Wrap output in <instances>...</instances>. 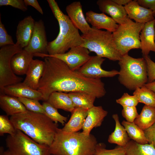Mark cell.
I'll return each mask as SVG.
<instances>
[{
  "label": "cell",
  "mask_w": 155,
  "mask_h": 155,
  "mask_svg": "<svg viewBox=\"0 0 155 155\" xmlns=\"http://www.w3.org/2000/svg\"><path fill=\"white\" fill-rule=\"evenodd\" d=\"M124 147L125 155H155V148L152 144H140L131 140Z\"/></svg>",
  "instance_id": "obj_29"
},
{
  "label": "cell",
  "mask_w": 155,
  "mask_h": 155,
  "mask_svg": "<svg viewBox=\"0 0 155 155\" xmlns=\"http://www.w3.org/2000/svg\"><path fill=\"white\" fill-rule=\"evenodd\" d=\"M68 94L75 108L89 109L94 106L96 98L94 95L84 92H70Z\"/></svg>",
  "instance_id": "obj_27"
},
{
  "label": "cell",
  "mask_w": 155,
  "mask_h": 155,
  "mask_svg": "<svg viewBox=\"0 0 155 155\" xmlns=\"http://www.w3.org/2000/svg\"><path fill=\"white\" fill-rule=\"evenodd\" d=\"M9 119L16 129L37 143L49 146L53 143L58 128L57 123L45 115L28 110Z\"/></svg>",
  "instance_id": "obj_2"
},
{
  "label": "cell",
  "mask_w": 155,
  "mask_h": 155,
  "mask_svg": "<svg viewBox=\"0 0 155 155\" xmlns=\"http://www.w3.org/2000/svg\"><path fill=\"white\" fill-rule=\"evenodd\" d=\"M35 21L31 16H27L18 24L16 33L17 43L24 49L28 44L32 36Z\"/></svg>",
  "instance_id": "obj_19"
},
{
  "label": "cell",
  "mask_w": 155,
  "mask_h": 155,
  "mask_svg": "<svg viewBox=\"0 0 155 155\" xmlns=\"http://www.w3.org/2000/svg\"><path fill=\"white\" fill-rule=\"evenodd\" d=\"M129 18L137 23L145 24L154 20L152 11L140 5L137 0H132L124 6Z\"/></svg>",
  "instance_id": "obj_15"
},
{
  "label": "cell",
  "mask_w": 155,
  "mask_h": 155,
  "mask_svg": "<svg viewBox=\"0 0 155 155\" xmlns=\"http://www.w3.org/2000/svg\"><path fill=\"white\" fill-rule=\"evenodd\" d=\"M0 107L7 116H10L27 110L18 98L5 94H0Z\"/></svg>",
  "instance_id": "obj_24"
},
{
  "label": "cell",
  "mask_w": 155,
  "mask_h": 155,
  "mask_svg": "<svg viewBox=\"0 0 155 155\" xmlns=\"http://www.w3.org/2000/svg\"><path fill=\"white\" fill-rule=\"evenodd\" d=\"M117 4L120 5L125 6L130 3L132 0H113Z\"/></svg>",
  "instance_id": "obj_44"
},
{
  "label": "cell",
  "mask_w": 155,
  "mask_h": 155,
  "mask_svg": "<svg viewBox=\"0 0 155 155\" xmlns=\"http://www.w3.org/2000/svg\"><path fill=\"white\" fill-rule=\"evenodd\" d=\"M144 131L148 143L152 144L155 148V123Z\"/></svg>",
  "instance_id": "obj_41"
},
{
  "label": "cell",
  "mask_w": 155,
  "mask_h": 155,
  "mask_svg": "<svg viewBox=\"0 0 155 155\" xmlns=\"http://www.w3.org/2000/svg\"><path fill=\"white\" fill-rule=\"evenodd\" d=\"M51 155H53V154H51Z\"/></svg>",
  "instance_id": "obj_48"
},
{
  "label": "cell",
  "mask_w": 155,
  "mask_h": 155,
  "mask_svg": "<svg viewBox=\"0 0 155 155\" xmlns=\"http://www.w3.org/2000/svg\"></svg>",
  "instance_id": "obj_49"
},
{
  "label": "cell",
  "mask_w": 155,
  "mask_h": 155,
  "mask_svg": "<svg viewBox=\"0 0 155 155\" xmlns=\"http://www.w3.org/2000/svg\"><path fill=\"white\" fill-rule=\"evenodd\" d=\"M17 98H25L43 100L42 95L37 90L33 89L24 84L20 82L5 86L2 94Z\"/></svg>",
  "instance_id": "obj_16"
},
{
  "label": "cell",
  "mask_w": 155,
  "mask_h": 155,
  "mask_svg": "<svg viewBox=\"0 0 155 155\" xmlns=\"http://www.w3.org/2000/svg\"><path fill=\"white\" fill-rule=\"evenodd\" d=\"M88 109L75 108L71 112V117L61 129L64 132L72 133L78 132L82 129L88 113Z\"/></svg>",
  "instance_id": "obj_23"
},
{
  "label": "cell",
  "mask_w": 155,
  "mask_h": 155,
  "mask_svg": "<svg viewBox=\"0 0 155 155\" xmlns=\"http://www.w3.org/2000/svg\"><path fill=\"white\" fill-rule=\"evenodd\" d=\"M112 118L115 123V129L109 135L108 142L111 144H114L118 146L124 147L130 140L124 127L121 125L117 114H114Z\"/></svg>",
  "instance_id": "obj_26"
},
{
  "label": "cell",
  "mask_w": 155,
  "mask_h": 155,
  "mask_svg": "<svg viewBox=\"0 0 155 155\" xmlns=\"http://www.w3.org/2000/svg\"><path fill=\"white\" fill-rule=\"evenodd\" d=\"M47 1L55 18L58 23L59 31L57 37L48 42V54L64 53L72 47L82 46L84 40L78 29L74 25L67 15L64 14L55 0Z\"/></svg>",
  "instance_id": "obj_3"
},
{
  "label": "cell",
  "mask_w": 155,
  "mask_h": 155,
  "mask_svg": "<svg viewBox=\"0 0 155 155\" xmlns=\"http://www.w3.org/2000/svg\"><path fill=\"white\" fill-rule=\"evenodd\" d=\"M26 5L34 7L41 14H43V10L36 0H24Z\"/></svg>",
  "instance_id": "obj_43"
},
{
  "label": "cell",
  "mask_w": 155,
  "mask_h": 155,
  "mask_svg": "<svg viewBox=\"0 0 155 155\" xmlns=\"http://www.w3.org/2000/svg\"><path fill=\"white\" fill-rule=\"evenodd\" d=\"M18 98L27 110L45 115V112L43 106L40 104L39 100L25 98L20 97Z\"/></svg>",
  "instance_id": "obj_34"
},
{
  "label": "cell",
  "mask_w": 155,
  "mask_h": 155,
  "mask_svg": "<svg viewBox=\"0 0 155 155\" xmlns=\"http://www.w3.org/2000/svg\"><path fill=\"white\" fill-rule=\"evenodd\" d=\"M86 18L92 27L100 30L104 29L112 32L115 31L119 25L111 17L103 13H98L89 11L86 13Z\"/></svg>",
  "instance_id": "obj_18"
},
{
  "label": "cell",
  "mask_w": 155,
  "mask_h": 155,
  "mask_svg": "<svg viewBox=\"0 0 155 155\" xmlns=\"http://www.w3.org/2000/svg\"><path fill=\"white\" fill-rule=\"evenodd\" d=\"M134 123L144 131L155 123V107L145 105Z\"/></svg>",
  "instance_id": "obj_28"
},
{
  "label": "cell",
  "mask_w": 155,
  "mask_h": 155,
  "mask_svg": "<svg viewBox=\"0 0 155 155\" xmlns=\"http://www.w3.org/2000/svg\"><path fill=\"white\" fill-rule=\"evenodd\" d=\"M108 113L101 106H94L88 109V115L82 129V132L86 135L90 134L93 128L101 126Z\"/></svg>",
  "instance_id": "obj_20"
},
{
  "label": "cell",
  "mask_w": 155,
  "mask_h": 155,
  "mask_svg": "<svg viewBox=\"0 0 155 155\" xmlns=\"http://www.w3.org/2000/svg\"><path fill=\"white\" fill-rule=\"evenodd\" d=\"M8 150L13 155H51L49 146L40 144L20 130L5 139Z\"/></svg>",
  "instance_id": "obj_8"
},
{
  "label": "cell",
  "mask_w": 155,
  "mask_h": 155,
  "mask_svg": "<svg viewBox=\"0 0 155 155\" xmlns=\"http://www.w3.org/2000/svg\"><path fill=\"white\" fill-rule=\"evenodd\" d=\"M44 61L33 59L23 83L31 88L37 90L40 80L42 75L44 67Z\"/></svg>",
  "instance_id": "obj_21"
},
{
  "label": "cell",
  "mask_w": 155,
  "mask_h": 155,
  "mask_svg": "<svg viewBox=\"0 0 155 155\" xmlns=\"http://www.w3.org/2000/svg\"><path fill=\"white\" fill-rule=\"evenodd\" d=\"M121 114L126 121L131 123L134 122L139 115L136 106H123Z\"/></svg>",
  "instance_id": "obj_38"
},
{
  "label": "cell",
  "mask_w": 155,
  "mask_h": 155,
  "mask_svg": "<svg viewBox=\"0 0 155 155\" xmlns=\"http://www.w3.org/2000/svg\"><path fill=\"white\" fill-rule=\"evenodd\" d=\"M0 152V155H13L8 150L6 151H2L1 148Z\"/></svg>",
  "instance_id": "obj_46"
},
{
  "label": "cell",
  "mask_w": 155,
  "mask_h": 155,
  "mask_svg": "<svg viewBox=\"0 0 155 155\" xmlns=\"http://www.w3.org/2000/svg\"><path fill=\"white\" fill-rule=\"evenodd\" d=\"M96 4L100 11L110 16L119 25L124 23L129 18L124 6L117 4L113 0H98Z\"/></svg>",
  "instance_id": "obj_13"
},
{
  "label": "cell",
  "mask_w": 155,
  "mask_h": 155,
  "mask_svg": "<svg viewBox=\"0 0 155 155\" xmlns=\"http://www.w3.org/2000/svg\"><path fill=\"white\" fill-rule=\"evenodd\" d=\"M143 57L145 59L146 63L148 83L152 82L155 80V63L151 59L149 55Z\"/></svg>",
  "instance_id": "obj_40"
},
{
  "label": "cell",
  "mask_w": 155,
  "mask_h": 155,
  "mask_svg": "<svg viewBox=\"0 0 155 155\" xmlns=\"http://www.w3.org/2000/svg\"><path fill=\"white\" fill-rule=\"evenodd\" d=\"M7 116L4 115H0V136H2L5 133L13 135L16 131L17 129Z\"/></svg>",
  "instance_id": "obj_35"
},
{
  "label": "cell",
  "mask_w": 155,
  "mask_h": 155,
  "mask_svg": "<svg viewBox=\"0 0 155 155\" xmlns=\"http://www.w3.org/2000/svg\"><path fill=\"white\" fill-rule=\"evenodd\" d=\"M137 1L140 5L151 10L155 17V0H137Z\"/></svg>",
  "instance_id": "obj_42"
},
{
  "label": "cell",
  "mask_w": 155,
  "mask_h": 155,
  "mask_svg": "<svg viewBox=\"0 0 155 155\" xmlns=\"http://www.w3.org/2000/svg\"><path fill=\"white\" fill-rule=\"evenodd\" d=\"M90 52L88 49L80 46L72 47L62 54L49 55L35 53L34 56L42 58L51 57L57 58L65 63L71 70L77 71L91 58L92 56L90 55Z\"/></svg>",
  "instance_id": "obj_10"
},
{
  "label": "cell",
  "mask_w": 155,
  "mask_h": 155,
  "mask_svg": "<svg viewBox=\"0 0 155 155\" xmlns=\"http://www.w3.org/2000/svg\"><path fill=\"white\" fill-rule=\"evenodd\" d=\"M47 41L45 27L43 20L35 22L33 32L28 45L23 49L34 54H48Z\"/></svg>",
  "instance_id": "obj_12"
},
{
  "label": "cell",
  "mask_w": 155,
  "mask_h": 155,
  "mask_svg": "<svg viewBox=\"0 0 155 155\" xmlns=\"http://www.w3.org/2000/svg\"><path fill=\"white\" fill-rule=\"evenodd\" d=\"M105 59L97 55L92 56L90 59L77 71L85 76L93 79L113 77L119 74L115 70L106 71L101 67Z\"/></svg>",
  "instance_id": "obj_11"
},
{
  "label": "cell",
  "mask_w": 155,
  "mask_h": 155,
  "mask_svg": "<svg viewBox=\"0 0 155 155\" xmlns=\"http://www.w3.org/2000/svg\"><path fill=\"white\" fill-rule=\"evenodd\" d=\"M144 24L134 22L129 18L124 23L119 25L112 32L115 44L121 56L128 54L132 49L140 48V36Z\"/></svg>",
  "instance_id": "obj_7"
},
{
  "label": "cell",
  "mask_w": 155,
  "mask_h": 155,
  "mask_svg": "<svg viewBox=\"0 0 155 155\" xmlns=\"http://www.w3.org/2000/svg\"><path fill=\"white\" fill-rule=\"evenodd\" d=\"M23 49L17 43L1 47L0 49V91L7 86L21 82L23 79L15 74L11 65V59L15 54Z\"/></svg>",
  "instance_id": "obj_9"
},
{
  "label": "cell",
  "mask_w": 155,
  "mask_h": 155,
  "mask_svg": "<svg viewBox=\"0 0 155 155\" xmlns=\"http://www.w3.org/2000/svg\"><path fill=\"white\" fill-rule=\"evenodd\" d=\"M117 103L123 106H136L139 103L136 97L125 93L120 98L116 100Z\"/></svg>",
  "instance_id": "obj_36"
},
{
  "label": "cell",
  "mask_w": 155,
  "mask_h": 155,
  "mask_svg": "<svg viewBox=\"0 0 155 155\" xmlns=\"http://www.w3.org/2000/svg\"><path fill=\"white\" fill-rule=\"evenodd\" d=\"M155 19L145 23L140 36V48L143 57L148 55L150 52H155Z\"/></svg>",
  "instance_id": "obj_17"
},
{
  "label": "cell",
  "mask_w": 155,
  "mask_h": 155,
  "mask_svg": "<svg viewBox=\"0 0 155 155\" xmlns=\"http://www.w3.org/2000/svg\"><path fill=\"white\" fill-rule=\"evenodd\" d=\"M0 6H10L24 12L28 10L27 6L23 0H0Z\"/></svg>",
  "instance_id": "obj_39"
},
{
  "label": "cell",
  "mask_w": 155,
  "mask_h": 155,
  "mask_svg": "<svg viewBox=\"0 0 155 155\" xmlns=\"http://www.w3.org/2000/svg\"><path fill=\"white\" fill-rule=\"evenodd\" d=\"M65 10L68 16L74 25L80 30L82 34H87L91 27L84 16L80 2H73L66 7Z\"/></svg>",
  "instance_id": "obj_14"
},
{
  "label": "cell",
  "mask_w": 155,
  "mask_h": 155,
  "mask_svg": "<svg viewBox=\"0 0 155 155\" xmlns=\"http://www.w3.org/2000/svg\"><path fill=\"white\" fill-rule=\"evenodd\" d=\"M122 124L125 128L130 139L140 144L148 143L144 131L134 122L131 123L123 120Z\"/></svg>",
  "instance_id": "obj_30"
},
{
  "label": "cell",
  "mask_w": 155,
  "mask_h": 155,
  "mask_svg": "<svg viewBox=\"0 0 155 155\" xmlns=\"http://www.w3.org/2000/svg\"><path fill=\"white\" fill-rule=\"evenodd\" d=\"M98 143L96 138L82 132L68 133L58 128L53 141L49 146L54 155H94Z\"/></svg>",
  "instance_id": "obj_4"
},
{
  "label": "cell",
  "mask_w": 155,
  "mask_h": 155,
  "mask_svg": "<svg viewBox=\"0 0 155 155\" xmlns=\"http://www.w3.org/2000/svg\"><path fill=\"white\" fill-rule=\"evenodd\" d=\"M44 61V69L37 90L42 94L44 101L55 92H84L97 98L105 96L106 92L104 84L100 79L89 78L77 71L72 70L64 62L57 58L45 57Z\"/></svg>",
  "instance_id": "obj_1"
},
{
  "label": "cell",
  "mask_w": 155,
  "mask_h": 155,
  "mask_svg": "<svg viewBox=\"0 0 155 155\" xmlns=\"http://www.w3.org/2000/svg\"><path fill=\"white\" fill-rule=\"evenodd\" d=\"M34 56L33 54L24 49L13 55L11 61L13 73L18 75L26 74Z\"/></svg>",
  "instance_id": "obj_22"
},
{
  "label": "cell",
  "mask_w": 155,
  "mask_h": 155,
  "mask_svg": "<svg viewBox=\"0 0 155 155\" xmlns=\"http://www.w3.org/2000/svg\"></svg>",
  "instance_id": "obj_47"
},
{
  "label": "cell",
  "mask_w": 155,
  "mask_h": 155,
  "mask_svg": "<svg viewBox=\"0 0 155 155\" xmlns=\"http://www.w3.org/2000/svg\"><path fill=\"white\" fill-rule=\"evenodd\" d=\"M56 108L71 112L75 108L68 93L55 92L52 93L46 101Z\"/></svg>",
  "instance_id": "obj_25"
},
{
  "label": "cell",
  "mask_w": 155,
  "mask_h": 155,
  "mask_svg": "<svg viewBox=\"0 0 155 155\" xmlns=\"http://www.w3.org/2000/svg\"><path fill=\"white\" fill-rule=\"evenodd\" d=\"M0 17V47L15 44L11 36L7 33Z\"/></svg>",
  "instance_id": "obj_37"
},
{
  "label": "cell",
  "mask_w": 155,
  "mask_h": 155,
  "mask_svg": "<svg viewBox=\"0 0 155 155\" xmlns=\"http://www.w3.org/2000/svg\"><path fill=\"white\" fill-rule=\"evenodd\" d=\"M84 43L81 46L97 56L113 61H119L121 57L114 41L112 32L92 27L86 34L82 35Z\"/></svg>",
  "instance_id": "obj_6"
},
{
  "label": "cell",
  "mask_w": 155,
  "mask_h": 155,
  "mask_svg": "<svg viewBox=\"0 0 155 155\" xmlns=\"http://www.w3.org/2000/svg\"><path fill=\"white\" fill-rule=\"evenodd\" d=\"M133 95L136 97L139 102L155 107V93L145 85L137 88L133 92Z\"/></svg>",
  "instance_id": "obj_31"
},
{
  "label": "cell",
  "mask_w": 155,
  "mask_h": 155,
  "mask_svg": "<svg viewBox=\"0 0 155 155\" xmlns=\"http://www.w3.org/2000/svg\"><path fill=\"white\" fill-rule=\"evenodd\" d=\"M42 105L45 112V115L55 123L58 122L63 125L67 120V117L58 112L57 109L47 101L43 102Z\"/></svg>",
  "instance_id": "obj_32"
},
{
  "label": "cell",
  "mask_w": 155,
  "mask_h": 155,
  "mask_svg": "<svg viewBox=\"0 0 155 155\" xmlns=\"http://www.w3.org/2000/svg\"><path fill=\"white\" fill-rule=\"evenodd\" d=\"M118 64L120 68L118 80L127 89L135 90L148 82L146 63L143 57L135 58L126 54L121 56Z\"/></svg>",
  "instance_id": "obj_5"
},
{
  "label": "cell",
  "mask_w": 155,
  "mask_h": 155,
  "mask_svg": "<svg viewBox=\"0 0 155 155\" xmlns=\"http://www.w3.org/2000/svg\"><path fill=\"white\" fill-rule=\"evenodd\" d=\"M145 86L155 93V80L152 82L147 83Z\"/></svg>",
  "instance_id": "obj_45"
},
{
  "label": "cell",
  "mask_w": 155,
  "mask_h": 155,
  "mask_svg": "<svg viewBox=\"0 0 155 155\" xmlns=\"http://www.w3.org/2000/svg\"><path fill=\"white\" fill-rule=\"evenodd\" d=\"M94 155H125L124 147L118 146L115 148L107 149L105 145L102 143H97Z\"/></svg>",
  "instance_id": "obj_33"
}]
</instances>
